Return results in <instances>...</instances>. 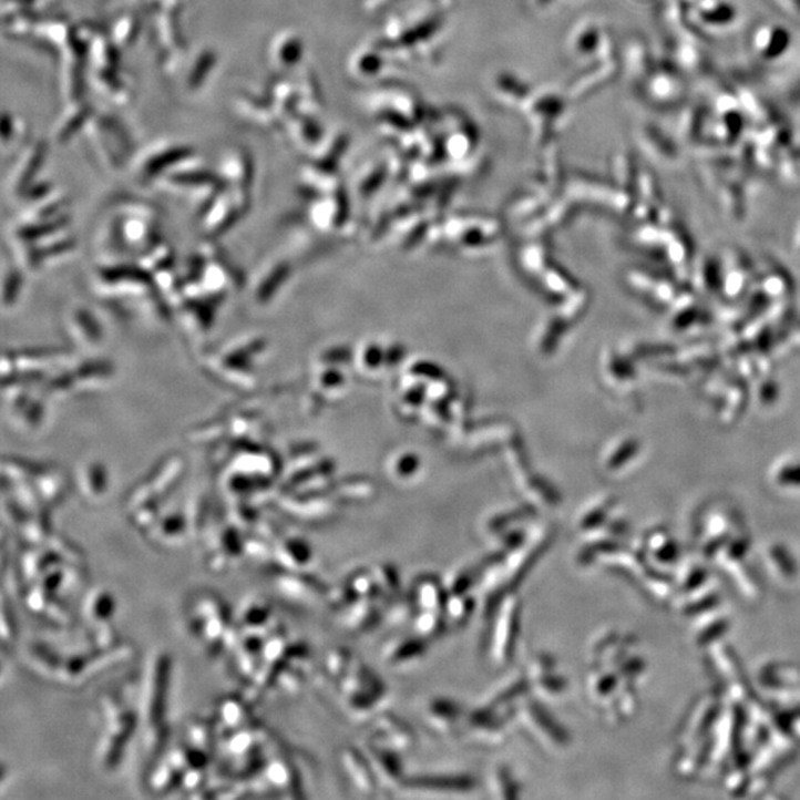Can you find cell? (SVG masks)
<instances>
[{"instance_id":"obj_1","label":"cell","mask_w":800,"mask_h":800,"mask_svg":"<svg viewBox=\"0 0 800 800\" xmlns=\"http://www.w3.org/2000/svg\"><path fill=\"white\" fill-rule=\"evenodd\" d=\"M188 626L211 654L237 645L236 630L228 622L226 605L213 593H204L193 602Z\"/></svg>"},{"instance_id":"obj_2","label":"cell","mask_w":800,"mask_h":800,"mask_svg":"<svg viewBox=\"0 0 800 800\" xmlns=\"http://www.w3.org/2000/svg\"><path fill=\"white\" fill-rule=\"evenodd\" d=\"M171 679V657L166 653L153 655L147 667L143 689V718L147 728L157 727L164 720L166 697Z\"/></svg>"},{"instance_id":"obj_3","label":"cell","mask_w":800,"mask_h":800,"mask_svg":"<svg viewBox=\"0 0 800 800\" xmlns=\"http://www.w3.org/2000/svg\"><path fill=\"white\" fill-rule=\"evenodd\" d=\"M519 609L521 605L514 596L505 597L500 606V615L491 642V659L496 666H504L512 659L519 632V615H521Z\"/></svg>"},{"instance_id":"obj_4","label":"cell","mask_w":800,"mask_h":800,"mask_svg":"<svg viewBox=\"0 0 800 800\" xmlns=\"http://www.w3.org/2000/svg\"><path fill=\"white\" fill-rule=\"evenodd\" d=\"M514 716H517L523 727L547 749L557 750L566 745V736L560 725L537 702L531 700L521 701Z\"/></svg>"},{"instance_id":"obj_5","label":"cell","mask_w":800,"mask_h":800,"mask_svg":"<svg viewBox=\"0 0 800 800\" xmlns=\"http://www.w3.org/2000/svg\"><path fill=\"white\" fill-rule=\"evenodd\" d=\"M464 719L463 707L447 700V698H437L429 702L428 709H425V722L437 732L450 734L459 731V729L461 731Z\"/></svg>"},{"instance_id":"obj_6","label":"cell","mask_w":800,"mask_h":800,"mask_svg":"<svg viewBox=\"0 0 800 800\" xmlns=\"http://www.w3.org/2000/svg\"><path fill=\"white\" fill-rule=\"evenodd\" d=\"M373 731L377 740L384 742L391 750L403 751L414 746L416 737L411 728L394 715H381Z\"/></svg>"},{"instance_id":"obj_7","label":"cell","mask_w":800,"mask_h":800,"mask_svg":"<svg viewBox=\"0 0 800 800\" xmlns=\"http://www.w3.org/2000/svg\"><path fill=\"white\" fill-rule=\"evenodd\" d=\"M368 751L369 763H371L377 780L381 786L391 789V787L403 784L402 768H400L399 760L396 758L394 750L386 746L371 745Z\"/></svg>"},{"instance_id":"obj_8","label":"cell","mask_w":800,"mask_h":800,"mask_svg":"<svg viewBox=\"0 0 800 800\" xmlns=\"http://www.w3.org/2000/svg\"><path fill=\"white\" fill-rule=\"evenodd\" d=\"M341 765L346 769L347 776L353 782L358 790L363 793L371 794L377 790L376 772L369 763L368 756L365 758L362 753L353 749H345L341 753Z\"/></svg>"},{"instance_id":"obj_9","label":"cell","mask_w":800,"mask_h":800,"mask_svg":"<svg viewBox=\"0 0 800 800\" xmlns=\"http://www.w3.org/2000/svg\"><path fill=\"white\" fill-rule=\"evenodd\" d=\"M447 592L437 578L420 577L414 584V605L417 613H438L445 615Z\"/></svg>"},{"instance_id":"obj_10","label":"cell","mask_w":800,"mask_h":800,"mask_svg":"<svg viewBox=\"0 0 800 800\" xmlns=\"http://www.w3.org/2000/svg\"><path fill=\"white\" fill-rule=\"evenodd\" d=\"M147 535L153 542L164 546H180L191 535L187 517L178 513L166 514L165 517L157 519L155 525L147 531Z\"/></svg>"},{"instance_id":"obj_11","label":"cell","mask_w":800,"mask_h":800,"mask_svg":"<svg viewBox=\"0 0 800 800\" xmlns=\"http://www.w3.org/2000/svg\"><path fill=\"white\" fill-rule=\"evenodd\" d=\"M274 556L287 571H297L309 564L311 551L305 540L285 537L276 540Z\"/></svg>"},{"instance_id":"obj_12","label":"cell","mask_w":800,"mask_h":800,"mask_svg":"<svg viewBox=\"0 0 800 800\" xmlns=\"http://www.w3.org/2000/svg\"><path fill=\"white\" fill-rule=\"evenodd\" d=\"M82 611L83 617L92 626H105L114 614V597L105 588H96L86 596Z\"/></svg>"},{"instance_id":"obj_13","label":"cell","mask_w":800,"mask_h":800,"mask_svg":"<svg viewBox=\"0 0 800 800\" xmlns=\"http://www.w3.org/2000/svg\"><path fill=\"white\" fill-rule=\"evenodd\" d=\"M406 786L411 787V790L433 791V793H465L473 790L474 782L468 777H428L407 781Z\"/></svg>"},{"instance_id":"obj_14","label":"cell","mask_w":800,"mask_h":800,"mask_svg":"<svg viewBox=\"0 0 800 800\" xmlns=\"http://www.w3.org/2000/svg\"><path fill=\"white\" fill-rule=\"evenodd\" d=\"M302 575L305 574H294V571H289L288 574L280 575L276 584L284 595L293 597L294 601H310L322 592L320 588L322 586L316 580Z\"/></svg>"},{"instance_id":"obj_15","label":"cell","mask_w":800,"mask_h":800,"mask_svg":"<svg viewBox=\"0 0 800 800\" xmlns=\"http://www.w3.org/2000/svg\"><path fill=\"white\" fill-rule=\"evenodd\" d=\"M347 609L349 611H347L345 617L346 627L353 632L371 628L373 624H377L378 614H380L377 608V601L372 599L355 601Z\"/></svg>"},{"instance_id":"obj_16","label":"cell","mask_w":800,"mask_h":800,"mask_svg":"<svg viewBox=\"0 0 800 800\" xmlns=\"http://www.w3.org/2000/svg\"><path fill=\"white\" fill-rule=\"evenodd\" d=\"M180 782H182V772L171 763L168 758L156 762L148 773L147 784L153 794L168 793L174 787H180Z\"/></svg>"},{"instance_id":"obj_17","label":"cell","mask_w":800,"mask_h":800,"mask_svg":"<svg viewBox=\"0 0 800 800\" xmlns=\"http://www.w3.org/2000/svg\"><path fill=\"white\" fill-rule=\"evenodd\" d=\"M270 605L267 602L253 599L246 602L240 611L239 624L242 627L248 628L249 632H259L271 623Z\"/></svg>"},{"instance_id":"obj_18","label":"cell","mask_w":800,"mask_h":800,"mask_svg":"<svg viewBox=\"0 0 800 800\" xmlns=\"http://www.w3.org/2000/svg\"><path fill=\"white\" fill-rule=\"evenodd\" d=\"M424 645L420 637L416 639L399 640L387 650V663L391 666H402V664L414 663L416 659L423 657Z\"/></svg>"},{"instance_id":"obj_19","label":"cell","mask_w":800,"mask_h":800,"mask_svg":"<svg viewBox=\"0 0 800 800\" xmlns=\"http://www.w3.org/2000/svg\"><path fill=\"white\" fill-rule=\"evenodd\" d=\"M261 776L269 787L276 790H289L296 786V777L284 759L276 758L264 767Z\"/></svg>"},{"instance_id":"obj_20","label":"cell","mask_w":800,"mask_h":800,"mask_svg":"<svg viewBox=\"0 0 800 800\" xmlns=\"http://www.w3.org/2000/svg\"><path fill=\"white\" fill-rule=\"evenodd\" d=\"M218 716L223 727L233 732L245 728L246 722H248L249 711L244 702L236 700V698H226L218 707Z\"/></svg>"},{"instance_id":"obj_21","label":"cell","mask_w":800,"mask_h":800,"mask_svg":"<svg viewBox=\"0 0 800 800\" xmlns=\"http://www.w3.org/2000/svg\"><path fill=\"white\" fill-rule=\"evenodd\" d=\"M29 661L39 674L43 676H54V678L59 675L61 663H63L59 655L54 654V650H51L45 645L39 644H34L32 648H30Z\"/></svg>"},{"instance_id":"obj_22","label":"cell","mask_w":800,"mask_h":800,"mask_svg":"<svg viewBox=\"0 0 800 800\" xmlns=\"http://www.w3.org/2000/svg\"><path fill=\"white\" fill-rule=\"evenodd\" d=\"M473 609L474 602L469 593L468 595H448L447 593L445 618L448 622L460 626L472 615Z\"/></svg>"},{"instance_id":"obj_23","label":"cell","mask_w":800,"mask_h":800,"mask_svg":"<svg viewBox=\"0 0 800 800\" xmlns=\"http://www.w3.org/2000/svg\"><path fill=\"white\" fill-rule=\"evenodd\" d=\"M353 661V655L350 654V650L341 648L332 649L327 657V671L331 678L340 683L347 671H349Z\"/></svg>"},{"instance_id":"obj_24","label":"cell","mask_w":800,"mask_h":800,"mask_svg":"<svg viewBox=\"0 0 800 800\" xmlns=\"http://www.w3.org/2000/svg\"><path fill=\"white\" fill-rule=\"evenodd\" d=\"M492 790L496 798L513 799L517 798V784L514 782L507 769L496 768L492 773Z\"/></svg>"},{"instance_id":"obj_25","label":"cell","mask_w":800,"mask_h":800,"mask_svg":"<svg viewBox=\"0 0 800 800\" xmlns=\"http://www.w3.org/2000/svg\"><path fill=\"white\" fill-rule=\"evenodd\" d=\"M188 746L196 747V749L208 751L213 750V736H211V728L205 722H192L188 725Z\"/></svg>"},{"instance_id":"obj_26","label":"cell","mask_w":800,"mask_h":800,"mask_svg":"<svg viewBox=\"0 0 800 800\" xmlns=\"http://www.w3.org/2000/svg\"><path fill=\"white\" fill-rule=\"evenodd\" d=\"M373 575H376L377 583L381 588L382 595L393 596L399 592V577L391 566L382 565L380 568L373 571Z\"/></svg>"},{"instance_id":"obj_27","label":"cell","mask_w":800,"mask_h":800,"mask_svg":"<svg viewBox=\"0 0 800 800\" xmlns=\"http://www.w3.org/2000/svg\"><path fill=\"white\" fill-rule=\"evenodd\" d=\"M82 491H85V494L90 496V499H96V496L103 494L104 474L103 470H101L100 468H95V465H92V468H88L85 481H83L82 479Z\"/></svg>"}]
</instances>
